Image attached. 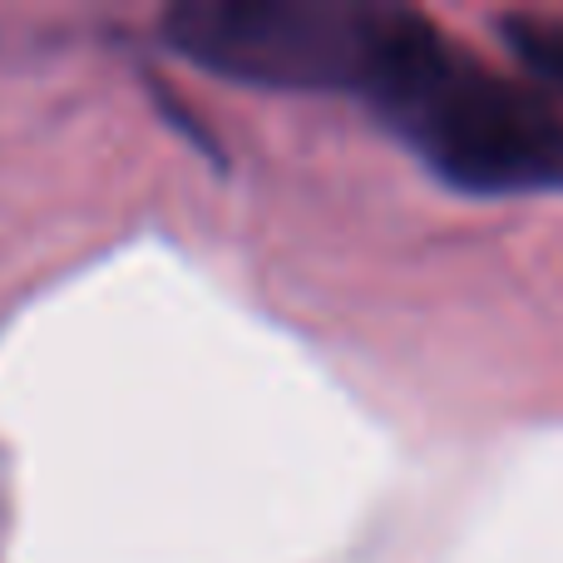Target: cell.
Segmentation results:
<instances>
[{"label": "cell", "instance_id": "6da1fadb", "mask_svg": "<svg viewBox=\"0 0 563 563\" xmlns=\"http://www.w3.org/2000/svg\"><path fill=\"white\" fill-rule=\"evenodd\" d=\"M361 99L460 194L563 188V114L495 75L420 10L390 5Z\"/></svg>", "mask_w": 563, "mask_h": 563}, {"label": "cell", "instance_id": "7a4b0ae2", "mask_svg": "<svg viewBox=\"0 0 563 563\" xmlns=\"http://www.w3.org/2000/svg\"><path fill=\"white\" fill-rule=\"evenodd\" d=\"M390 5L361 0H184L164 15L174 55L238 85L361 95Z\"/></svg>", "mask_w": 563, "mask_h": 563}, {"label": "cell", "instance_id": "3957f363", "mask_svg": "<svg viewBox=\"0 0 563 563\" xmlns=\"http://www.w3.org/2000/svg\"><path fill=\"white\" fill-rule=\"evenodd\" d=\"M505 49L554 95H563V15H534V10H509L495 20Z\"/></svg>", "mask_w": 563, "mask_h": 563}]
</instances>
